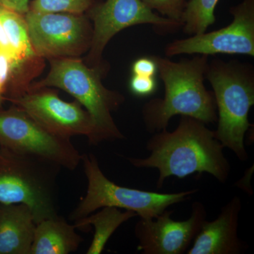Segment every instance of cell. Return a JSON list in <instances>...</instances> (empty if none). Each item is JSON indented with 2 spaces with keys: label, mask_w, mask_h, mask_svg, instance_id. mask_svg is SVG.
<instances>
[{
  "label": "cell",
  "mask_w": 254,
  "mask_h": 254,
  "mask_svg": "<svg viewBox=\"0 0 254 254\" xmlns=\"http://www.w3.org/2000/svg\"><path fill=\"white\" fill-rule=\"evenodd\" d=\"M131 72L137 76L155 77L158 73V66L153 57H143L132 64Z\"/></svg>",
  "instance_id": "obj_22"
},
{
  "label": "cell",
  "mask_w": 254,
  "mask_h": 254,
  "mask_svg": "<svg viewBox=\"0 0 254 254\" xmlns=\"http://www.w3.org/2000/svg\"><path fill=\"white\" fill-rule=\"evenodd\" d=\"M233 19L225 27L175 40L165 47L168 58L180 55H242L254 57V0L232 6Z\"/></svg>",
  "instance_id": "obj_10"
},
{
  "label": "cell",
  "mask_w": 254,
  "mask_h": 254,
  "mask_svg": "<svg viewBox=\"0 0 254 254\" xmlns=\"http://www.w3.org/2000/svg\"><path fill=\"white\" fill-rule=\"evenodd\" d=\"M146 148L149 156L128 157L127 160L135 168L157 169L158 189L172 176L184 179L195 173H208L225 184L231 173L230 162L224 153L225 148L215 138V131L190 117L181 116L173 131L166 128L153 133Z\"/></svg>",
  "instance_id": "obj_1"
},
{
  "label": "cell",
  "mask_w": 254,
  "mask_h": 254,
  "mask_svg": "<svg viewBox=\"0 0 254 254\" xmlns=\"http://www.w3.org/2000/svg\"><path fill=\"white\" fill-rule=\"evenodd\" d=\"M88 187L86 195L73 210V221L88 216L104 207H115L136 213L142 219L154 218L171 205L188 200L198 189L178 193H163L120 186L102 171L93 154L82 155Z\"/></svg>",
  "instance_id": "obj_6"
},
{
  "label": "cell",
  "mask_w": 254,
  "mask_h": 254,
  "mask_svg": "<svg viewBox=\"0 0 254 254\" xmlns=\"http://www.w3.org/2000/svg\"><path fill=\"white\" fill-rule=\"evenodd\" d=\"M219 0H189L182 16L184 33L190 36L201 34L213 25L215 9Z\"/></svg>",
  "instance_id": "obj_18"
},
{
  "label": "cell",
  "mask_w": 254,
  "mask_h": 254,
  "mask_svg": "<svg viewBox=\"0 0 254 254\" xmlns=\"http://www.w3.org/2000/svg\"><path fill=\"white\" fill-rule=\"evenodd\" d=\"M48 131L71 138L91 137L93 123L91 115L78 102H66L48 88H31L7 98Z\"/></svg>",
  "instance_id": "obj_11"
},
{
  "label": "cell",
  "mask_w": 254,
  "mask_h": 254,
  "mask_svg": "<svg viewBox=\"0 0 254 254\" xmlns=\"http://www.w3.org/2000/svg\"><path fill=\"white\" fill-rule=\"evenodd\" d=\"M152 57L163 82L165 95L150 100L143 106L142 117L147 131L155 133L166 129L170 120L177 115L190 117L206 125L216 123L215 97L204 85L209 56L195 55L191 59L180 62Z\"/></svg>",
  "instance_id": "obj_2"
},
{
  "label": "cell",
  "mask_w": 254,
  "mask_h": 254,
  "mask_svg": "<svg viewBox=\"0 0 254 254\" xmlns=\"http://www.w3.org/2000/svg\"><path fill=\"white\" fill-rule=\"evenodd\" d=\"M95 0H33L30 11L35 12H62L86 14Z\"/></svg>",
  "instance_id": "obj_19"
},
{
  "label": "cell",
  "mask_w": 254,
  "mask_h": 254,
  "mask_svg": "<svg viewBox=\"0 0 254 254\" xmlns=\"http://www.w3.org/2000/svg\"><path fill=\"white\" fill-rule=\"evenodd\" d=\"M0 152H1V146H0Z\"/></svg>",
  "instance_id": "obj_26"
},
{
  "label": "cell",
  "mask_w": 254,
  "mask_h": 254,
  "mask_svg": "<svg viewBox=\"0 0 254 254\" xmlns=\"http://www.w3.org/2000/svg\"><path fill=\"white\" fill-rule=\"evenodd\" d=\"M157 88L155 77L137 76L132 74L129 81V89L133 95L138 97L149 96Z\"/></svg>",
  "instance_id": "obj_21"
},
{
  "label": "cell",
  "mask_w": 254,
  "mask_h": 254,
  "mask_svg": "<svg viewBox=\"0 0 254 254\" xmlns=\"http://www.w3.org/2000/svg\"><path fill=\"white\" fill-rule=\"evenodd\" d=\"M74 225L57 216L36 224L31 254H68L76 252L83 239Z\"/></svg>",
  "instance_id": "obj_15"
},
{
  "label": "cell",
  "mask_w": 254,
  "mask_h": 254,
  "mask_svg": "<svg viewBox=\"0 0 254 254\" xmlns=\"http://www.w3.org/2000/svg\"><path fill=\"white\" fill-rule=\"evenodd\" d=\"M61 167L1 148L0 203L23 204L36 223L58 215L56 180Z\"/></svg>",
  "instance_id": "obj_5"
},
{
  "label": "cell",
  "mask_w": 254,
  "mask_h": 254,
  "mask_svg": "<svg viewBox=\"0 0 254 254\" xmlns=\"http://www.w3.org/2000/svg\"><path fill=\"white\" fill-rule=\"evenodd\" d=\"M86 14L93 29L91 48L83 59L89 66L105 61L103 55L107 45L125 28L150 24L160 32H173L182 27L181 23L155 13L141 0H95Z\"/></svg>",
  "instance_id": "obj_9"
},
{
  "label": "cell",
  "mask_w": 254,
  "mask_h": 254,
  "mask_svg": "<svg viewBox=\"0 0 254 254\" xmlns=\"http://www.w3.org/2000/svg\"><path fill=\"white\" fill-rule=\"evenodd\" d=\"M4 9V8L3 7L2 5H1V3H0V12H1V11H2V10Z\"/></svg>",
  "instance_id": "obj_25"
},
{
  "label": "cell",
  "mask_w": 254,
  "mask_h": 254,
  "mask_svg": "<svg viewBox=\"0 0 254 254\" xmlns=\"http://www.w3.org/2000/svg\"><path fill=\"white\" fill-rule=\"evenodd\" d=\"M205 78L213 88L218 113L215 138L242 162L248 160L245 139L253 127L249 113L254 105V67L239 60H209Z\"/></svg>",
  "instance_id": "obj_4"
},
{
  "label": "cell",
  "mask_w": 254,
  "mask_h": 254,
  "mask_svg": "<svg viewBox=\"0 0 254 254\" xmlns=\"http://www.w3.org/2000/svg\"><path fill=\"white\" fill-rule=\"evenodd\" d=\"M49 73L31 88H58L76 99L91 115L93 131L88 141L98 145L104 141H115L125 138L113 118V113L125 101L119 91L108 89L103 79L110 71L109 63L103 62L89 66L83 59L61 58L49 60Z\"/></svg>",
  "instance_id": "obj_3"
},
{
  "label": "cell",
  "mask_w": 254,
  "mask_h": 254,
  "mask_svg": "<svg viewBox=\"0 0 254 254\" xmlns=\"http://www.w3.org/2000/svg\"></svg>",
  "instance_id": "obj_27"
},
{
  "label": "cell",
  "mask_w": 254,
  "mask_h": 254,
  "mask_svg": "<svg viewBox=\"0 0 254 254\" xmlns=\"http://www.w3.org/2000/svg\"><path fill=\"white\" fill-rule=\"evenodd\" d=\"M36 227L26 205L0 203V254H31Z\"/></svg>",
  "instance_id": "obj_14"
},
{
  "label": "cell",
  "mask_w": 254,
  "mask_h": 254,
  "mask_svg": "<svg viewBox=\"0 0 254 254\" xmlns=\"http://www.w3.org/2000/svg\"><path fill=\"white\" fill-rule=\"evenodd\" d=\"M0 50L7 55V56H9L10 58L14 60L15 61L18 63L16 58H15L14 52L11 49V45H10L9 40H8L7 36H6V32H5L1 23H0Z\"/></svg>",
  "instance_id": "obj_24"
},
{
  "label": "cell",
  "mask_w": 254,
  "mask_h": 254,
  "mask_svg": "<svg viewBox=\"0 0 254 254\" xmlns=\"http://www.w3.org/2000/svg\"><path fill=\"white\" fill-rule=\"evenodd\" d=\"M143 4L156 11L164 17L177 21L182 25V16L186 7V0H141Z\"/></svg>",
  "instance_id": "obj_20"
},
{
  "label": "cell",
  "mask_w": 254,
  "mask_h": 254,
  "mask_svg": "<svg viewBox=\"0 0 254 254\" xmlns=\"http://www.w3.org/2000/svg\"><path fill=\"white\" fill-rule=\"evenodd\" d=\"M0 146L43 159L68 170H74L82 161V155L70 138L48 131L15 105L0 110Z\"/></svg>",
  "instance_id": "obj_7"
},
{
  "label": "cell",
  "mask_w": 254,
  "mask_h": 254,
  "mask_svg": "<svg viewBox=\"0 0 254 254\" xmlns=\"http://www.w3.org/2000/svg\"><path fill=\"white\" fill-rule=\"evenodd\" d=\"M24 18L32 49L38 58H78L89 51L93 29L86 14L29 10Z\"/></svg>",
  "instance_id": "obj_8"
},
{
  "label": "cell",
  "mask_w": 254,
  "mask_h": 254,
  "mask_svg": "<svg viewBox=\"0 0 254 254\" xmlns=\"http://www.w3.org/2000/svg\"><path fill=\"white\" fill-rule=\"evenodd\" d=\"M97 213L90 214L88 216L74 222L75 227L85 230L93 225L95 229L94 236L87 254H100L104 250L107 242L119 227L125 222L137 216L136 213L130 210L122 211L115 207H104Z\"/></svg>",
  "instance_id": "obj_16"
},
{
  "label": "cell",
  "mask_w": 254,
  "mask_h": 254,
  "mask_svg": "<svg viewBox=\"0 0 254 254\" xmlns=\"http://www.w3.org/2000/svg\"><path fill=\"white\" fill-rule=\"evenodd\" d=\"M173 213L166 210L154 218H140L134 228L137 250L143 254L187 253L207 220L206 208L200 202H194L190 218L183 221L172 218Z\"/></svg>",
  "instance_id": "obj_12"
},
{
  "label": "cell",
  "mask_w": 254,
  "mask_h": 254,
  "mask_svg": "<svg viewBox=\"0 0 254 254\" xmlns=\"http://www.w3.org/2000/svg\"><path fill=\"white\" fill-rule=\"evenodd\" d=\"M242 208L240 197L234 196L222 206L213 221L205 220L187 254H240L246 245L238 236Z\"/></svg>",
  "instance_id": "obj_13"
},
{
  "label": "cell",
  "mask_w": 254,
  "mask_h": 254,
  "mask_svg": "<svg viewBox=\"0 0 254 254\" xmlns=\"http://www.w3.org/2000/svg\"><path fill=\"white\" fill-rule=\"evenodd\" d=\"M0 23L18 63H28L38 59L32 49L24 15L4 9L0 12Z\"/></svg>",
  "instance_id": "obj_17"
},
{
  "label": "cell",
  "mask_w": 254,
  "mask_h": 254,
  "mask_svg": "<svg viewBox=\"0 0 254 254\" xmlns=\"http://www.w3.org/2000/svg\"><path fill=\"white\" fill-rule=\"evenodd\" d=\"M4 9L24 15L29 11V0H0Z\"/></svg>",
  "instance_id": "obj_23"
}]
</instances>
